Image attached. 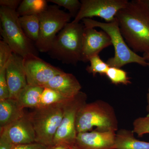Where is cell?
<instances>
[{"mask_svg":"<svg viewBox=\"0 0 149 149\" xmlns=\"http://www.w3.org/2000/svg\"><path fill=\"white\" fill-rule=\"evenodd\" d=\"M120 32L135 53H149V8L145 0L129 1L118 12Z\"/></svg>","mask_w":149,"mask_h":149,"instance_id":"obj_1","label":"cell"},{"mask_svg":"<svg viewBox=\"0 0 149 149\" xmlns=\"http://www.w3.org/2000/svg\"><path fill=\"white\" fill-rule=\"evenodd\" d=\"M94 130L100 132H116L118 122L114 108L107 102L97 100L85 104L77 113L76 120L77 134Z\"/></svg>","mask_w":149,"mask_h":149,"instance_id":"obj_2","label":"cell"},{"mask_svg":"<svg viewBox=\"0 0 149 149\" xmlns=\"http://www.w3.org/2000/svg\"><path fill=\"white\" fill-rule=\"evenodd\" d=\"M84 29L83 23L72 21L67 24L56 35L47 52L51 58L74 65L81 61Z\"/></svg>","mask_w":149,"mask_h":149,"instance_id":"obj_3","label":"cell"},{"mask_svg":"<svg viewBox=\"0 0 149 149\" xmlns=\"http://www.w3.org/2000/svg\"><path fill=\"white\" fill-rule=\"evenodd\" d=\"M86 28L98 27L106 32L111 40L114 49V56L108 59L107 63L109 67L121 68L129 63H137L141 66H148V62L143 57L133 52L128 45L120 32L119 24L116 17L109 23L94 20L92 18H85L82 20Z\"/></svg>","mask_w":149,"mask_h":149,"instance_id":"obj_4","label":"cell"},{"mask_svg":"<svg viewBox=\"0 0 149 149\" xmlns=\"http://www.w3.org/2000/svg\"><path fill=\"white\" fill-rule=\"evenodd\" d=\"M0 19L1 36L13 53L23 58L31 55L38 56V51L35 45L26 36L20 26L16 11L1 6Z\"/></svg>","mask_w":149,"mask_h":149,"instance_id":"obj_5","label":"cell"},{"mask_svg":"<svg viewBox=\"0 0 149 149\" xmlns=\"http://www.w3.org/2000/svg\"><path fill=\"white\" fill-rule=\"evenodd\" d=\"M67 102L39 107L28 114L35 130L36 143L54 146V138L63 118Z\"/></svg>","mask_w":149,"mask_h":149,"instance_id":"obj_6","label":"cell"},{"mask_svg":"<svg viewBox=\"0 0 149 149\" xmlns=\"http://www.w3.org/2000/svg\"><path fill=\"white\" fill-rule=\"evenodd\" d=\"M38 15L40 34L35 45L39 52L47 53L56 35L70 22L72 17L56 5L48 6L45 10Z\"/></svg>","mask_w":149,"mask_h":149,"instance_id":"obj_7","label":"cell"},{"mask_svg":"<svg viewBox=\"0 0 149 149\" xmlns=\"http://www.w3.org/2000/svg\"><path fill=\"white\" fill-rule=\"evenodd\" d=\"M86 93L80 91L69 100L65 106L64 115L54 140V146L70 148L75 145L77 136L76 120L79 110L87 103Z\"/></svg>","mask_w":149,"mask_h":149,"instance_id":"obj_8","label":"cell"},{"mask_svg":"<svg viewBox=\"0 0 149 149\" xmlns=\"http://www.w3.org/2000/svg\"><path fill=\"white\" fill-rule=\"evenodd\" d=\"M81 8L72 22H80L85 18L100 17L109 23L113 21L118 12L125 7L127 0H81Z\"/></svg>","mask_w":149,"mask_h":149,"instance_id":"obj_9","label":"cell"},{"mask_svg":"<svg viewBox=\"0 0 149 149\" xmlns=\"http://www.w3.org/2000/svg\"><path fill=\"white\" fill-rule=\"evenodd\" d=\"M24 65L27 84L34 86L43 87L56 75L64 72L34 55L24 58Z\"/></svg>","mask_w":149,"mask_h":149,"instance_id":"obj_10","label":"cell"},{"mask_svg":"<svg viewBox=\"0 0 149 149\" xmlns=\"http://www.w3.org/2000/svg\"><path fill=\"white\" fill-rule=\"evenodd\" d=\"M0 136L5 138L13 146L35 143V133L29 115L23 117L0 130Z\"/></svg>","mask_w":149,"mask_h":149,"instance_id":"obj_11","label":"cell"},{"mask_svg":"<svg viewBox=\"0 0 149 149\" xmlns=\"http://www.w3.org/2000/svg\"><path fill=\"white\" fill-rule=\"evenodd\" d=\"M6 78L10 98L17 100L27 84L24 65V58L13 53L6 68Z\"/></svg>","mask_w":149,"mask_h":149,"instance_id":"obj_12","label":"cell"},{"mask_svg":"<svg viewBox=\"0 0 149 149\" xmlns=\"http://www.w3.org/2000/svg\"><path fill=\"white\" fill-rule=\"evenodd\" d=\"M112 45L109 35L102 30L85 27L83 32L81 61L87 62L93 56Z\"/></svg>","mask_w":149,"mask_h":149,"instance_id":"obj_13","label":"cell"},{"mask_svg":"<svg viewBox=\"0 0 149 149\" xmlns=\"http://www.w3.org/2000/svg\"><path fill=\"white\" fill-rule=\"evenodd\" d=\"M116 132H90L77 133L75 145L80 149H115Z\"/></svg>","mask_w":149,"mask_h":149,"instance_id":"obj_14","label":"cell"},{"mask_svg":"<svg viewBox=\"0 0 149 149\" xmlns=\"http://www.w3.org/2000/svg\"><path fill=\"white\" fill-rule=\"evenodd\" d=\"M43 87L56 91L69 99L74 97L82 88L81 84L74 75L64 72L56 75Z\"/></svg>","mask_w":149,"mask_h":149,"instance_id":"obj_15","label":"cell"},{"mask_svg":"<svg viewBox=\"0 0 149 149\" xmlns=\"http://www.w3.org/2000/svg\"><path fill=\"white\" fill-rule=\"evenodd\" d=\"M24 109L15 99L0 101V130L23 117L25 114Z\"/></svg>","mask_w":149,"mask_h":149,"instance_id":"obj_16","label":"cell"},{"mask_svg":"<svg viewBox=\"0 0 149 149\" xmlns=\"http://www.w3.org/2000/svg\"><path fill=\"white\" fill-rule=\"evenodd\" d=\"M133 130L120 129L116 134L115 149H149V142L140 141L134 136Z\"/></svg>","mask_w":149,"mask_h":149,"instance_id":"obj_17","label":"cell"},{"mask_svg":"<svg viewBox=\"0 0 149 149\" xmlns=\"http://www.w3.org/2000/svg\"><path fill=\"white\" fill-rule=\"evenodd\" d=\"M44 89V87L27 85L19 93L17 100L24 108H37L40 106L41 96Z\"/></svg>","mask_w":149,"mask_h":149,"instance_id":"obj_18","label":"cell"},{"mask_svg":"<svg viewBox=\"0 0 149 149\" xmlns=\"http://www.w3.org/2000/svg\"><path fill=\"white\" fill-rule=\"evenodd\" d=\"M19 22L25 35L35 45L40 34V23L38 15L19 17Z\"/></svg>","mask_w":149,"mask_h":149,"instance_id":"obj_19","label":"cell"},{"mask_svg":"<svg viewBox=\"0 0 149 149\" xmlns=\"http://www.w3.org/2000/svg\"><path fill=\"white\" fill-rule=\"evenodd\" d=\"M45 0H23L16 12L19 17L39 15L47 7Z\"/></svg>","mask_w":149,"mask_h":149,"instance_id":"obj_20","label":"cell"},{"mask_svg":"<svg viewBox=\"0 0 149 149\" xmlns=\"http://www.w3.org/2000/svg\"><path fill=\"white\" fill-rule=\"evenodd\" d=\"M70 99L67 98L53 90L44 88L41 96L40 107L66 102Z\"/></svg>","mask_w":149,"mask_h":149,"instance_id":"obj_21","label":"cell"},{"mask_svg":"<svg viewBox=\"0 0 149 149\" xmlns=\"http://www.w3.org/2000/svg\"><path fill=\"white\" fill-rule=\"evenodd\" d=\"M111 83L118 85H128L131 84L128 73L121 68L109 67L105 74Z\"/></svg>","mask_w":149,"mask_h":149,"instance_id":"obj_22","label":"cell"},{"mask_svg":"<svg viewBox=\"0 0 149 149\" xmlns=\"http://www.w3.org/2000/svg\"><path fill=\"white\" fill-rule=\"evenodd\" d=\"M90 65L86 67V70L90 74L95 76L98 73L101 75H105L109 66L100 57L99 55L92 57L89 60Z\"/></svg>","mask_w":149,"mask_h":149,"instance_id":"obj_23","label":"cell"},{"mask_svg":"<svg viewBox=\"0 0 149 149\" xmlns=\"http://www.w3.org/2000/svg\"><path fill=\"white\" fill-rule=\"evenodd\" d=\"M47 1L66 8L74 18L77 15L81 6V2L78 0H49Z\"/></svg>","mask_w":149,"mask_h":149,"instance_id":"obj_24","label":"cell"},{"mask_svg":"<svg viewBox=\"0 0 149 149\" xmlns=\"http://www.w3.org/2000/svg\"><path fill=\"white\" fill-rule=\"evenodd\" d=\"M133 125V132L139 137L149 134V116L136 118Z\"/></svg>","mask_w":149,"mask_h":149,"instance_id":"obj_25","label":"cell"},{"mask_svg":"<svg viewBox=\"0 0 149 149\" xmlns=\"http://www.w3.org/2000/svg\"><path fill=\"white\" fill-rule=\"evenodd\" d=\"M13 53L8 44L3 40L0 41V70L6 66Z\"/></svg>","mask_w":149,"mask_h":149,"instance_id":"obj_26","label":"cell"},{"mask_svg":"<svg viewBox=\"0 0 149 149\" xmlns=\"http://www.w3.org/2000/svg\"><path fill=\"white\" fill-rule=\"evenodd\" d=\"M6 68L0 70V101L10 98V93L7 82Z\"/></svg>","mask_w":149,"mask_h":149,"instance_id":"obj_27","label":"cell"},{"mask_svg":"<svg viewBox=\"0 0 149 149\" xmlns=\"http://www.w3.org/2000/svg\"><path fill=\"white\" fill-rule=\"evenodd\" d=\"M53 147H48L39 143H35L26 145L14 146L13 149H52Z\"/></svg>","mask_w":149,"mask_h":149,"instance_id":"obj_28","label":"cell"},{"mask_svg":"<svg viewBox=\"0 0 149 149\" xmlns=\"http://www.w3.org/2000/svg\"><path fill=\"white\" fill-rule=\"evenodd\" d=\"M21 2L20 0H1L0 5L16 11Z\"/></svg>","mask_w":149,"mask_h":149,"instance_id":"obj_29","label":"cell"},{"mask_svg":"<svg viewBox=\"0 0 149 149\" xmlns=\"http://www.w3.org/2000/svg\"><path fill=\"white\" fill-rule=\"evenodd\" d=\"M13 146L6 139L0 136V149H13Z\"/></svg>","mask_w":149,"mask_h":149,"instance_id":"obj_30","label":"cell"},{"mask_svg":"<svg viewBox=\"0 0 149 149\" xmlns=\"http://www.w3.org/2000/svg\"><path fill=\"white\" fill-rule=\"evenodd\" d=\"M146 99V111L148 113V116H149V86L148 88V92L147 93Z\"/></svg>","mask_w":149,"mask_h":149,"instance_id":"obj_31","label":"cell"},{"mask_svg":"<svg viewBox=\"0 0 149 149\" xmlns=\"http://www.w3.org/2000/svg\"><path fill=\"white\" fill-rule=\"evenodd\" d=\"M69 148H68V147L65 146H61V145H59V146H54L52 148V149H69Z\"/></svg>","mask_w":149,"mask_h":149,"instance_id":"obj_32","label":"cell"},{"mask_svg":"<svg viewBox=\"0 0 149 149\" xmlns=\"http://www.w3.org/2000/svg\"><path fill=\"white\" fill-rule=\"evenodd\" d=\"M143 56L147 61H149V53L143 54Z\"/></svg>","mask_w":149,"mask_h":149,"instance_id":"obj_33","label":"cell"},{"mask_svg":"<svg viewBox=\"0 0 149 149\" xmlns=\"http://www.w3.org/2000/svg\"><path fill=\"white\" fill-rule=\"evenodd\" d=\"M69 149H80L79 148H78L77 146H76L75 145H74V146H72V147H71V148H70Z\"/></svg>","mask_w":149,"mask_h":149,"instance_id":"obj_34","label":"cell"},{"mask_svg":"<svg viewBox=\"0 0 149 149\" xmlns=\"http://www.w3.org/2000/svg\"><path fill=\"white\" fill-rule=\"evenodd\" d=\"M145 1H146L147 5H148V6L149 8V0H145Z\"/></svg>","mask_w":149,"mask_h":149,"instance_id":"obj_35","label":"cell"},{"mask_svg":"<svg viewBox=\"0 0 149 149\" xmlns=\"http://www.w3.org/2000/svg\"><path fill=\"white\" fill-rule=\"evenodd\" d=\"M148 66L149 68V61H148Z\"/></svg>","mask_w":149,"mask_h":149,"instance_id":"obj_36","label":"cell"}]
</instances>
